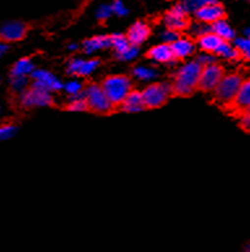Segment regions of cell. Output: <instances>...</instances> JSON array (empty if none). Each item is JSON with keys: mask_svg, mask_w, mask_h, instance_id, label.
<instances>
[{"mask_svg": "<svg viewBox=\"0 0 250 252\" xmlns=\"http://www.w3.org/2000/svg\"><path fill=\"white\" fill-rule=\"evenodd\" d=\"M202 65L198 61L189 62L180 68L172 83V94L189 97L198 91V84L202 73Z\"/></svg>", "mask_w": 250, "mask_h": 252, "instance_id": "6da1fadb", "label": "cell"}, {"mask_svg": "<svg viewBox=\"0 0 250 252\" xmlns=\"http://www.w3.org/2000/svg\"><path fill=\"white\" fill-rule=\"evenodd\" d=\"M101 87L115 107H120L123 105L127 95L133 91L131 79L124 75H115L106 77L102 81Z\"/></svg>", "mask_w": 250, "mask_h": 252, "instance_id": "7a4b0ae2", "label": "cell"}, {"mask_svg": "<svg viewBox=\"0 0 250 252\" xmlns=\"http://www.w3.org/2000/svg\"><path fill=\"white\" fill-rule=\"evenodd\" d=\"M244 76L239 72H232V73H225L222 81L218 84V87L214 89L213 98L218 105L225 109L236 97L239 92L241 84L244 83Z\"/></svg>", "mask_w": 250, "mask_h": 252, "instance_id": "3957f363", "label": "cell"}, {"mask_svg": "<svg viewBox=\"0 0 250 252\" xmlns=\"http://www.w3.org/2000/svg\"><path fill=\"white\" fill-rule=\"evenodd\" d=\"M83 95L86 99L89 111L91 113L99 114V115H109L115 111L116 107L112 105L109 97L106 95L101 84H91L89 87H86Z\"/></svg>", "mask_w": 250, "mask_h": 252, "instance_id": "277c9868", "label": "cell"}, {"mask_svg": "<svg viewBox=\"0 0 250 252\" xmlns=\"http://www.w3.org/2000/svg\"><path fill=\"white\" fill-rule=\"evenodd\" d=\"M20 103L25 109H33V107L53 106L54 101L49 89H46L41 84L33 81L30 87H28L25 91L20 93Z\"/></svg>", "mask_w": 250, "mask_h": 252, "instance_id": "5b68a950", "label": "cell"}, {"mask_svg": "<svg viewBox=\"0 0 250 252\" xmlns=\"http://www.w3.org/2000/svg\"><path fill=\"white\" fill-rule=\"evenodd\" d=\"M172 94V87L166 83L151 84L142 92V99L145 109H159L167 103Z\"/></svg>", "mask_w": 250, "mask_h": 252, "instance_id": "8992f818", "label": "cell"}, {"mask_svg": "<svg viewBox=\"0 0 250 252\" xmlns=\"http://www.w3.org/2000/svg\"><path fill=\"white\" fill-rule=\"evenodd\" d=\"M224 76H225V69L221 64L214 62L207 65H203L201 77H199V84H198V91L203 92V93H213L214 89L218 87V84L221 83Z\"/></svg>", "mask_w": 250, "mask_h": 252, "instance_id": "52a82bcc", "label": "cell"}, {"mask_svg": "<svg viewBox=\"0 0 250 252\" xmlns=\"http://www.w3.org/2000/svg\"><path fill=\"white\" fill-rule=\"evenodd\" d=\"M249 109H250V79H247V80H244V83L241 84V87H240L236 97L233 98V101H232L224 110H227L232 117H235L239 119L241 115L248 113Z\"/></svg>", "mask_w": 250, "mask_h": 252, "instance_id": "ba28073f", "label": "cell"}, {"mask_svg": "<svg viewBox=\"0 0 250 252\" xmlns=\"http://www.w3.org/2000/svg\"><path fill=\"white\" fill-rule=\"evenodd\" d=\"M165 25L167 27V29L177 32V33L191 27V23L188 19V12L184 9L181 4H177L172 8L171 11L166 13Z\"/></svg>", "mask_w": 250, "mask_h": 252, "instance_id": "9c48e42d", "label": "cell"}, {"mask_svg": "<svg viewBox=\"0 0 250 252\" xmlns=\"http://www.w3.org/2000/svg\"><path fill=\"white\" fill-rule=\"evenodd\" d=\"M28 31L29 28L23 21H17V20L8 21L0 28V39L7 43L23 41L24 38L27 37Z\"/></svg>", "mask_w": 250, "mask_h": 252, "instance_id": "30bf717a", "label": "cell"}, {"mask_svg": "<svg viewBox=\"0 0 250 252\" xmlns=\"http://www.w3.org/2000/svg\"><path fill=\"white\" fill-rule=\"evenodd\" d=\"M194 15L199 23L213 25V24H215L219 20H224V17H225V11H224L223 5L215 0L213 3L206 4L202 8H199Z\"/></svg>", "mask_w": 250, "mask_h": 252, "instance_id": "8fae6325", "label": "cell"}, {"mask_svg": "<svg viewBox=\"0 0 250 252\" xmlns=\"http://www.w3.org/2000/svg\"><path fill=\"white\" fill-rule=\"evenodd\" d=\"M151 34V29L146 23L143 21H137L129 28V31L127 33L128 41L131 42V45L139 46L150 37Z\"/></svg>", "mask_w": 250, "mask_h": 252, "instance_id": "7c38bea8", "label": "cell"}, {"mask_svg": "<svg viewBox=\"0 0 250 252\" xmlns=\"http://www.w3.org/2000/svg\"><path fill=\"white\" fill-rule=\"evenodd\" d=\"M146 58L154 62H158V63H172L173 61H176L169 43H162V45L151 47L146 53Z\"/></svg>", "mask_w": 250, "mask_h": 252, "instance_id": "4fadbf2b", "label": "cell"}, {"mask_svg": "<svg viewBox=\"0 0 250 252\" xmlns=\"http://www.w3.org/2000/svg\"><path fill=\"white\" fill-rule=\"evenodd\" d=\"M30 77L33 79V81L41 84L42 87H45L50 92L60 91L63 88V85L60 84V81L56 79L55 76H53L49 72L43 71V69H34V72L30 75Z\"/></svg>", "mask_w": 250, "mask_h": 252, "instance_id": "5bb4252c", "label": "cell"}, {"mask_svg": "<svg viewBox=\"0 0 250 252\" xmlns=\"http://www.w3.org/2000/svg\"><path fill=\"white\" fill-rule=\"evenodd\" d=\"M175 55L176 61L179 59H185V58L191 57L192 54L194 53L195 45L194 42L189 39V38H177L175 42L169 43Z\"/></svg>", "mask_w": 250, "mask_h": 252, "instance_id": "9a60e30c", "label": "cell"}, {"mask_svg": "<svg viewBox=\"0 0 250 252\" xmlns=\"http://www.w3.org/2000/svg\"><path fill=\"white\" fill-rule=\"evenodd\" d=\"M223 42V39L215 33H213V32H209V33L198 37V46H199V49L202 51H205L206 54H210V55L211 54H217Z\"/></svg>", "mask_w": 250, "mask_h": 252, "instance_id": "2e32d148", "label": "cell"}, {"mask_svg": "<svg viewBox=\"0 0 250 252\" xmlns=\"http://www.w3.org/2000/svg\"><path fill=\"white\" fill-rule=\"evenodd\" d=\"M99 65V61H89L83 62L80 59L72 62L68 67V73L76 76H87Z\"/></svg>", "mask_w": 250, "mask_h": 252, "instance_id": "e0dca14e", "label": "cell"}, {"mask_svg": "<svg viewBox=\"0 0 250 252\" xmlns=\"http://www.w3.org/2000/svg\"><path fill=\"white\" fill-rule=\"evenodd\" d=\"M120 109H123L127 113H137V111L146 110L145 105H143V99H142V92L132 91L127 95L123 105L120 106Z\"/></svg>", "mask_w": 250, "mask_h": 252, "instance_id": "ac0fdd59", "label": "cell"}, {"mask_svg": "<svg viewBox=\"0 0 250 252\" xmlns=\"http://www.w3.org/2000/svg\"><path fill=\"white\" fill-rule=\"evenodd\" d=\"M211 32L219 35L223 41L231 42L235 39V31L229 27V24L225 20H219L215 24H213L211 25Z\"/></svg>", "mask_w": 250, "mask_h": 252, "instance_id": "d6986e66", "label": "cell"}, {"mask_svg": "<svg viewBox=\"0 0 250 252\" xmlns=\"http://www.w3.org/2000/svg\"><path fill=\"white\" fill-rule=\"evenodd\" d=\"M106 47H111V35L106 37V35H98V37L90 38L83 43V49L86 53H93L95 50L106 49Z\"/></svg>", "mask_w": 250, "mask_h": 252, "instance_id": "ffe728a7", "label": "cell"}, {"mask_svg": "<svg viewBox=\"0 0 250 252\" xmlns=\"http://www.w3.org/2000/svg\"><path fill=\"white\" fill-rule=\"evenodd\" d=\"M34 64L31 63L30 59L28 58H24V59H20V61L16 62L13 64V67L11 69V76H30L34 72Z\"/></svg>", "mask_w": 250, "mask_h": 252, "instance_id": "44dd1931", "label": "cell"}, {"mask_svg": "<svg viewBox=\"0 0 250 252\" xmlns=\"http://www.w3.org/2000/svg\"><path fill=\"white\" fill-rule=\"evenodd\" d=\"M111 47L115 50V53L121 58L124 54L127 53L128 50L131 49L132 45L131 42L128 41L127 35H123V34H113V35H111Z\"/></svg>", "mask_w": 250, "mask_h": 252, "instance_id": "7402d4cb", "label": "cell"}, {"mask_svg": "<svg viewBox=\"0 0 250 252\" xmlns=\"http://www.w3.org/2000/svg\"><path fill=\"white\" fill-rule=\"evenodd\" d=\"M213 1H215V0H183V3L180 4L183 5L184 9H185L188 13H189V12L195 13L199 8H202L203 5H206V4L213 3Z\"/></svg>", "mask_w": 250, "mask_h": 252, "instance_id": "603a6c76", "label": "cell"}, {"mask_svg": "<svg viewBox=\"0 0 250 252\" xmlns=\"http://www.w3.org/2000/svg\"><path fill=\"white\" fill-rule=\"evenodd\" d=\"M67 110L80 113V111H89V107H87L86 99L83 95V97H76L73 101L69 102V103L67 105Z\"/></svg>", "mask_w": 250, "mask_h": 252, "instance_id": "cb8c5ba5", "label": "cell"}, {"mask_svg": "<svg viewBox=\"0 0 250 252\" xmlns=\"http://www.w3.org/2000/svg\"><path fill=\"white\" fill-rule=\"evenodd\" d=\"M11 85L13 91L21 93L28 88V77H25V76H11Z\"/></svg>", "mask_w": 250, "mask_h": 252, "instance_id": "d4e9b609", "label": "cell"}, {"mask_svg": "<svg viewBox=\"0 0 250 252\" xmlns=\"http://www.w3.org/2000/svg\"><path fill=\"white\" fill-rule=\"evenodd\" d=\"M236 49L241 54V58L250 59V39H236Z\"/></svg>", "mask_w": 250, "mask_h": 252, "instance_id": "484cf974", "label": "cell"}, {"mask_svg": "<svg viewBox=\"0 0 250 252\" xmlns=\"http://www.w3.org/2000/svg\"><path fill=\"white\" fill-rule=\"evenodd\" d=\"M17 131V127L13 125H1L0 126V140L11 139Z\"/></svg>", "mask_w": 250, "mask_h": 252, "instance_id": "4316f807", "label": "cell"}, {"mask_svg": "<svg viewBox=\"0 0 250 252\" xmlns=\"http://www.w3.org/2000/svg\"><path fill=\"white\" fill-rule=\"evenodd\" d=\"M111 15H113L111 5H101V7L98 8L97 17L101 20V21H106L107 19H110V16Z\"/></svg>", "mask_w": 250, "mask_h": 252, "instance_id": "83f0119b", "label": "cell"}, {"mask_svg": "<svg viewBox=\"0 0 250 252\" xmlns=\"http://www.w3.org/2000/svg\"><path fill=\"white\" fill-rule=\"evenodd\" d=\"M111 7H112V12L117 16H125L128 13L127 7L124 5L121 0H115Z\"/></svg>", "mask_w": 250, "mask_h": 252, "instance_id": "f1b7e54d", "label": "cell"}, {"mask_svg": "<svg viewBox=\"0 0 250 252\" xmlns=\"http://www.w3.org/2000/svg\"><path fill=\"white\" fill-rule=\"evenodd\" d=\"M135 75L137 76V77H139V79H151V77H154V71H151V69H149V68H143V67H139L137 68L135 71Z\"/></svg>", "mask_w": 250, "mask_h": 252, "instance_id": "f546056e", "label": "cell"}, {"mask_svg": "<svg viewBox=\"0 0 250 252\" xmlns=\"http://www.w3.org/2000/svg\"><path fill=\"white\" fill-rule=\"evenodd\" d=\"M239 126L241 127V129L248 133H250V113H245L244 115L239 118Z\"/></svg>", "mask_w": 250, "mask_h": 252, "instance_id": "4dcf8cb0", "label": "cell"}, {"mask_svg": "<svg viewBox=\"0 0 250 252\" xmlns=\"http://www.w3.org/2000/svg\"><path fill=\"white\" fill-rule=\"evenodd\" d=\"M65 89H67L68 93H71L72 95H76V94H79L80 92H81L83 87H81V84L79 83H69L67 87H65Z\"/></svg>", "mask_w": 250, "mask_h": 252, "instance_id": "1f68e13d", "label": "cell"}, {"mask_svg": "<svg viewBox=\"0 0 250 252\" xmlns=\"http://www.w3.org/2000/svg\"><path fill=\"white\" fill-rule=\"evenodd\" d=\"M177 32H173V31H169V29H167V31L165 32V34H163V38H165L166 43H172V42H175L177 38H179V35H177Z\"/></svg>", "mask_w": 250, "mask_h": 252, "instance_id": "d6a6232c", "label": "cell"}, {"mask_svg": "<svg viewBox=\"0 0 250 252\" xmlns=\"http://www.w3.org/2000/svg\"><path fill=\"white\" fill-rule=\"evenodd\" d=\"M8 50H9V43L0 39V57H1L4 53H7Z\"/></svg>", "mask_w": 250, "mask_h": 252, "instance_id": "836d02e7", "label": "cell"}, {"mask_svg": "<svg viewBox=\"0 0 250 252\" xmlns=\"http://www.w3.org/2000/svg\"><path fill=\"white\" fill-rule=\"evenodd\" d=\"M243 252H250V243H249V245L245 246V249L243 250Z\"/></svg>", "mask_w": 250, "mask_h": 252, "instance_id": "e575fe53", "label": "cell"}, {"mask_svg": "<svg viewBox=\"0 0 250 252\" xmlns=\"http://www.w3.org/2000/svg\"><path fill=\"white\" fill-rule=\"evenodd\" d=\"M248 113H250V109H249V111H248Z\"/></svg>", "mask_w": 250, "mask_h": 252, "instance_id": "d590c367", "label": "cell"}, {"mask_svg": "<svg viewBox=\"0 0 250 252\" xmlns=\"http://www.w3.org/2000/svg\"><path fill=\"white\" fill-rule=\"evenodd\" d=\"M249 1H250V0H249Z\"/></svg>", "mask_w": 250, "mask_h": 252, "instance_id": "8d00e7d4", "label": "cell"}]
</instances>
